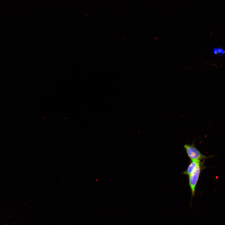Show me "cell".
<instances>
[{"label": "cell", "instance_id": "obj_1", "mask_svg": "<svg viewBox=\"0 0 225 225\" xmlns=\"http://www.w3.org/2000/svg\"><path fill=\"white\" fill-rule=\"evenodd\" d=\"M204 160L201 161L197 166L194 172L188 176V184L191 192L192 197L195 194L196 187L202 171L205 168Z\"/></svg>", "mask_w": 225, "mask_h": 225}, {"label": "cell", "instance_id": "obj_2", "mask_svg": "<svg viewBox=\"0 0 225 225\" xmlns=\"http://www.w3.org/2000/svg\"><path fill=\"white\" fill-rule=\"evenodd\" d=\"M183 148L190 160H204L210 157L204 155L200 152L196 148L194 141L192 144H185Z\"/></svg>", "mask_w": 225, "mask_h": 225}, {"label": "cell", "instance_id": "obj_3", "mask_svg": "<svg viewBox=\"0 0 225 225\" xmlns=\"http://www.w3.org/2000/svg\"><path fill=\"white\" fill-rule=\"evenodd\" d=\"M201 160H190L189 164L187 169L183 172L182 173L184 175L189 176L195 171L197 166L199 164Z\"/></svg>", "mask_w": 225, "mask_h": 225}, {"label": "cell", "instance_id": "obj_4", "mask_svg": "<svg viewBox=\"0 0 225 225\" xmlns=\"http://www.w3.org/2000/svg\"><path fill=\"white\" fill-rule=\"evenodd\" d=\"M213 53L216 55H222L225 53V50L220 48H215L212 51Z\"/></svg>", "mask_w": 225, "mask_h": 225}]
</instances>
